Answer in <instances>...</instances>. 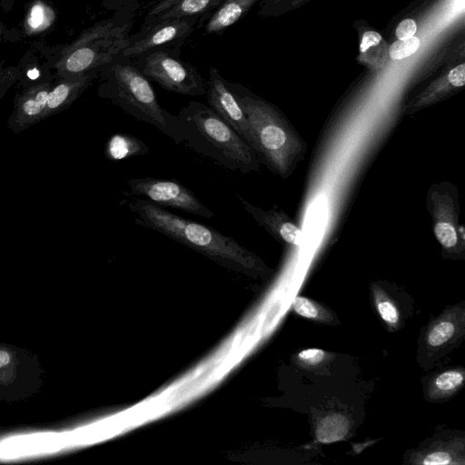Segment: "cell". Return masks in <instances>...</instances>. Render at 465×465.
Wrapping results in <instances>:
<instances>
[{
    "instance_id": "1",
    "label": "cell",
    "mask_w": 465,
    "mask_h": 465,
    "mask_svg": "<svg viewBox=\"0 0 465 465\" xmlns=\"http://www.w3.org/2000/svg\"><path fill=\"white\" fill-rule=\"evenodd\" d=\"M137 7L115 11L84 30L73 42L48 46L35 41L33 46L54 79L74 77L100 69L121 55L135 23Z\"/></svg>"
},
{
    "instance_id": "2",
    "label": "cell",
    "mask_w": 465,
    "mask_h": 465,
    "mask_svg": "<svg viewBox=\"0 0 465 465\" xmlns=\"http://www.w3.org/2000/svg\"><path fill=\"white\" fill-rule=\"evenodd\" d=\"M135 223L156 231L222 263L243 271L261 269L260 260L230 236L195 221L176 215L146 199L127 203Z\"/></svg>"
},
{
    "instance_id": "3",
    "label": "cell",
    "mask_w": 465,
    "mask_h": 465,
    "mask_svg": "<svg viewBox=\"0 0 465 465\" xmlns=\"http://www.w3.org/2000/svg\"><path fill=\"white\" fill-rule=\"evenodd\" d=\"M176 117L182 144L230 171H260L254 150L208 105L190 101Z\"/></svg>"
},
{
    "instance_id": "4",
    "label": "cell",
    "mask_w": 465,
    "mask_h": 465,
    "mask_svg": "<svg viewBox=\"0 0 465 465\" xmlns=\"http://www.w3.org/2000/svg\"><path fill=\"white\" fill-rule=\"evenodd\" d=\"M97 79L101 98L182 144L176 115L161 106L149 79L132 58L118 56L100 69Z\"/></svg>"
},
{
    "instance_id": "5",
    "label": "cell",
    "mask_w": 465,
    "mask_h": 465,
    "mask_svg": "<svg viewBox=\"0 0 465 465\" xmlns=\"http://www.w3.org/2000/svg\"><path fill=\"white\" fill-rule=\"evenodd\" d=\"M226 84L248 118L253 150L259 160L262 158L280 176H288L302 156L303 144L300 138L273 104L241 84L226 80Z\"/></svg>"
},
{
    "instance_id": "6",
    "label": "cell",
    "mask_w": 465,
    "mask_h": 465,
    "mask_svg": "<svg viewBox=\"0 0 465 465\" xmlns=\"http://www.w3.org/2000/svg\"><path fill=\"white\" fill-rule=\"evenodd\" d=\"M181 49L160 48L132 58L149 79L183 95H205V80L192 64L180 57Z\"/></svg>"
},
{
    "instance_id": "7",
    "label": "cell",
    "mask_w": 465,
    "mask_h": 465,
    "mask_svg": "<svg viewBox=\"0 0 465 465\" xmlns=\"http://www.w3.org/2000/svg\"><path fill=\"white\" fill-rule=\"evenodd\" d=\"M201 20L200 16H188L142 25L138 32L130 35L121 56L134 58L160 48L181 49Z\"/></svg>"
},
{
    "instance_id": "8",
    "label": "cell",
    "mask_w": 465,
    "mask_h": 465,
    "mask_svg": "<svg viewBox=\"0 0 465 465\" xmlns=\"http://www.w3.org/2000/svg\"><path fill=\"white\" fill-rule=\"evenodd\" d=\"M127 196H140L159 206H167L213 218L214 213L188 189L176 180L153 177L131 178L126 182Z\"/></svg>"
},
{
    "instance_id": "9",
    "label": "cell",
    "mask_w": 465,
    "mask_h": 465,
    "mask_svg": "<svg viewBox=\"0 0 465 465\" xmlns=\"http://www.w3.org/2000/svg\"><path fill=\"white\" fill-rule=\"evenodd\" d=\"M54 82L53 72L32 82H17L19 91L15 96L13 111L7 120L8 129L19 134L42 121Z\"/></svg>"
},
{
    "instance_id": "10",
    "label": "cell",
    "mask_w": 465,
    "mask_h": 465,
    "mask_svg": "<svg viewBox=\"0 0 465 465\" xmlns=\"http://www.w3.org/2000/svg\"><path fill=\"white\" fill-rule=\"evenodd\" d=\"M208 106L253 149V138L248 118L226 80L214 66H210L205 80Z\"/></svg>"
},
{
    "instance_id": "11",
    "label": "cell",
    "mask_w": 465,
    "mask_h": 465,
    "mask_svg": "<svg viewBox=\"0 0 465 465\" xmlns=\"http://www.w3.org/2000/svg\"><path fill=\"white\" fill-rule=\"evenodd\" d=\"M433 232L442 248L453 250L463 241L462 229H459L458 216L449 193L438 191L431 194Z\"/></svg>"
},
{
    "instance_id": "12",
    "label": "cell",
    "mask_w": 465,
    "mask_h": 465,
    "mask_svg": "<svg viewBox=\"0 0 465 465\" xmlns=\"http://www.w3.org/2000/svg\"><path fill=\"white\" fill-rule=\"evenodd\" d=\"M236 197L253 220L276 240L295 246L301 245L302 232L286 213L276 209L263 210L240 195H236Z\"/></svg>"
},
{
    "instance_id": "13",
    "label": "cell",
    "mask_w": 465,
    "mask_h": 465,
    "mask_svg": "<svg viewBox=\"0 0 465 465\" xmlns=\"http://www.w3.org/2000/svg\"><path fill=\"white\" fill-rule=\"evenodd\" d=\"M99 71L85 74L54 79L48 95L42 121L60 114L68 107L97 79Z\"/></svg>"
},
{
    "instance_id": "14",
    "label": "cell",
    "mask_w": 465,
    "mask_h": 465,
    "mask_svg": "<svg viewBox=\"0 0 465 465\" xmlns=\"http://www.w3.org/2000/svg\"><path fill=\"white\" fill-rule=\"evenodd\" d=\"M223 1V0H158L147 12L143 25L169 18L188 16H200L203 20Z\"/></svg>"
},
{
    "instance_id": "15",
    "label": "cell",
    "mask_w": 465,
    "mask_h": 465,
    "mask_svg": "<svg viewBox=\"0 0 465 465\" xmlns=\"http://www.w3.org/2000/svg\"><path fill=\"white\" fill-rule=\"evenodd\" d=\"M465 85V64L461 63L431 83L411 104L406 113L411 114L431 105L457 92Z\"/></svg>"
},
{
    "instance_id": "16",
    "label": "cell",
    "mask_w": 465,
    "mask_h": 465,
    "mask_svg": "<svg viewBox=\"0 0 465 465\" xmlns=\"http://www.w3.org/2000/svg\"><path fill=\"white\" fill-rule=\"evenodd\" d=\"M58 19L54 6L48 0H30L18 28L23 38L43 37L55 26Z\"/></svg>"
},
{
    "instance_id": "17",
    "label": "cell",
    "mask_w": 465,
    "mask_h": 465,
    "mask_svg": "<svg viewBox=\"0 0 465 465\" xmlns=\"http://www.w3.org/2000/svg\"><path fill=\"white\" fill-rule=\"evenodd\" d=\"M259 0H223L201 22L205 34L222 35L237 23Z\"/></svg>"
},
{
    "instance_id": "18",
    "label": "cell",
    "mask_w": 465,
    "mask_h": 465,
    "mask_svg": "<svg viewBox=\"0 0 465 465\" xmlns=\"http://www.w3.org/2000/svg\"><path fill=\"white\" fill-rule=\"evenodd\" d=\"M389 56V45L381 35L373 30L365 31L361 36L358 59L370 69L382 68Z\"/></svg>"
},
{
    "instance_id": "19",
    "label": "cell",
    "mask_w": 465,
    "mask_h": 465,
    "mask_svg": "<svg viewBox=\"0 0 465 465\" xmlns=\"http://www.w3.org/2000/svg\"><path fill=\"white\" fill-rule=\"evenodd\" d=\"M149 151L150 148L137 138L122 134L112 137L107 147V153L113 159L142 155Z\"/></svg>"
},
{
    "instance_id": "20",
    "label": "cell",
    "mask_w": 465,
    "mask_h": 465,
    "mask_svg": "<svg viewBox=\"0 0 465 465\" xmlns=\"http://www.w3.org/2000/svg\"><path fill=\"white\" fill-rule=\"evenodd\" d=\"M349 422L340 414H331L321 420L316 430V437L322 443L341 440L347 433Z\"/></svg>"
},
{
    "instance_id": "21",
    "label": "cell",
    "mask_w": 465,
    "mask_h": 465,
    "mask_svg": "<svg viewBox=\"0 0 465 465\" xmlns=\"http://www.w3.org/2000/svg\"><path fill=\"white\" fill-rule=\"evenodd\" d=\"M312 0H260L258 15L263 17L279 16L297 10Z\"/></svg>"
},
{
    "instance_id": "22",
    "label": "cell",
    "mask_w": 465,
    "mask_h": 465,
    "mask_svg": "<svg viewBox=\"0 0 465 465\" xmlns=\"http://www.w3.org/2000/svg\"><path fill=\"white\" fill-rule=\"evenodd\" d=\"M420 45L417 36L407 39H397L389 45V57L392 60H402L415 54Z\"/></svg>"
},
{
    "instance_id": "23",
    "label": "cell",
    "mask_w": 465,
    "mask_h": 465,
    "mask_svg": "<svg viewBox=\"0 0 465 465\" xmlns=\"http://www.w3.org/2000/svg\"><path fill=\"white\" fill-rule=\"evenodd\" d=\"M22 68L17 65H6L5 61H0V100L8 90L22 77Z\"/></svg>"
},
{
    "instance_id": "24",
    "label": "cell",
    "mask_w": 465,
    "mask_h": 465,
    "mask_svg": "<svg viewBox=\"0 0 465 465\" xmlns=\"http://www.w3.org/2000/svg\"><path fill=\"white\" fill-rule=\"evenodd\" d=\"M455 328L452 322H441L430 331L428 342L430 346H440L452 337Z\"/></svg>"
},
{
    "instance_id": "25",
    "label": "cell",
    "mask_w": 465,
    "mask_h": 465,
    "mask_svg": "<svg viewBox=\"0 0 465 465\" xmlns=\"http://www.w3.org/2000/svg\"><path fill=\"white\" fill-rule=\"evenodd\" d=\"M463 375L457 371H449L440 374L435 380V385L441 391H451L463 382Z\"/></svg>"
},
{
    "instance_id": "26",
    "label": "cell",
    "mask_w": 465,
    "mask_h": 465,
    "mask_svg": "<svg viewBox=\"0 0 465 465\" xmlns=\"http://www.w3.org/2000/svg\"><path fill=\"white\" fill-rule=\"evenodd\" d=\"M292 307L298 314L309 319L316 318L319 313L316 306L304 297L297 296L292 302Z\"/></svg>"
},
{
    "instance_id": "27",
    "label": "cell",
    "mask_w": 465,
    "mask_h": 465,
    "mask_svg": "<svg viewBox=\"0 0 465 465\" xmlns=\"http://www.w3.org/2000/svg\"><path fill=\"white\" fill-rule=\"evenodd\" d=\"M23 39L18 28L10 27L0 20V44H16Z\"/></svg>"
},
{
    "instance_id": "28",
    "label": "cell",
    "mask_w": 465,
    "mask_h": 465,
    "mask_svg": "<svg viewBox=\"0 0 465 465\" xmlns=\"http://www.w3.org/2000/svg\"><path fill=\"white\" fill-rule=\"evenodd\" d=\"M381 317L389 323H396L399 320V313L396 307L388 301L380 302L377 305Z\"/></svg>"
},
{
    "instance_id": "29",
    "label": "cell",
    "mask_w": 465,
    "mask_h": 465,
    "mask_svg": "<svg viewBox=\"0 0 465 465\" xmlns=\"http://www.w3.org/2000/svg\"><path fill=\"white\" fill-rule=\"evenodd\" d=\"M417 24L411 18H406L397 25L395 35L397 39H407L415 35Z\"/></svg>"
},
{
    "instance_id": "30",
    "label": "cell",
    "mask_w": 465,
    "mask_h": 465,
    "mask_svg": "<svg viewBox=\"0 0 465 465\" xmlns=\"http://www.w3.org/2000/svg\"><path fill=\"white\" fill-rule=\"evenodd\" d=\"M140 0H102V6L110 11H119L128 7H139Z\"/></svg>"
},
{
    "instance_id": "31",
    "label": "cell",
    "mask_w": 465,
    "mask_h": 465,
    "mask_svg": "<svg viewBox=\"0 0 465 465\" xmlns=\"http://www.w3.org/2000/svg\"><path fill=\"white\" fill-rule=\"evenodd\" d=\"M323 357L324 352L320 349H308L298 354V358L308 364H317L322 361Z\"/></svg>"
},
{
    "instance_id": "32",
    "label": "cell",
    "mask_w": 465,
    "mask_h": 465,
    "mask_svg": "<svg viewBox=\"0 0 465 465\" xmlns=\"http://www.w3.org/2000/svg\"><path fill=\"white\" fill-rule=\"evenodd\" d=\"M451 458L445 451H435L426 456L423 460L425 465H446L450 463Z\"/></svg>"
},
{
    "instance_id": "33",
    "label": "cell",
    "mask_w": 465,
    "mask_h": 465,
    "mask_svg": "<svg viewBox=\"0 0 465 465\" xmlns=\"http://www.w3.org/2000/svg\"><path fill=\"white\" fill-rule=\"evenodd\" d=\"M16 0H0V7L5 13L13 10Z\"/></svg>"
},
{
    "instance_id": "34",
    "label": "cell",
    "mask_w": 465,
    "mask_h": 465,
    "mask_svg": "<svg viewBox=\"0 0 465 465\" xmlns=\"http://www.w3.org/2000/svg\"><path fill=\"white\" fill-rule=\"evenodd\" d=\"M10 361V355L5 351H0V367L5 366Z\"/></svg>"
}]
</instances>
